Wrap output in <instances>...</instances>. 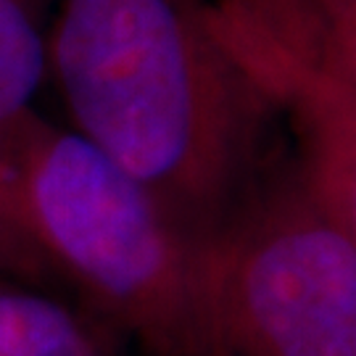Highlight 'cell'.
<instances>
[{
	"mask_svg": "<svg viewBox=\"0 0 356 356\" xmlns=\"http://www.w3.org/2000/svg\"><path fill=\"white\" fill-rule=\"evenodd\" d=\"M206 19L272 114L288 122L293 164L356 245V82L232 0L204 3Z\"/></svg>",
	"mask_w": 356,
	"mask_h": 356,
	"instance_id": "4",
	"label": "cell"
},
{
	"mask_svg": "<svg viewBox=\"0 0 356 356\" xmlns=\"http://www.w3.org/2000/svg\"><path fill=\"white\" fill-rule=\"evenodd\" d=\"M45 76V32L24 0H0V135L32 114Z\"/></svg>",
	"mask_w": 356,
	"mask_h": 356,
	"instance_id": "7",
	"label": "cell"
},
{
	"mask_svg": "<svg viewBox=\"0 0 356 356\" xmlns=\"http://www.w3.org/2000/svg\"><path fill=\"white\" fill-rule=\"evenodd\" d=\"M0 153L51 277L140 356H209L198 238L72 129L29 114Z\"/></svg>",
	"mask_w": 356,
	"mask_h": 356,
	"instance_id": "2",
	"label": "cell"
},
{
	"mask_svg": "<svg viewBox=\"0 0 356 356\" xmlns=\"http://www.w3.org/2000/svg\"><path fill=\"white\" fill-rule=\"evenodd\" d=\"M45 56L72 132L193 238L261 175L275 114L204 0H58Z\"/></svg>",
	"mask_w": 356,
	"mask_h": 356,
	"instance_id": "1",
	"label": "cell"
},
{
	"mask_svg": "<svg viewBox=\"0 0 356 356\" xmlns=\"http://www.w3.org/2000/svg\"><path fill=\"white\" fill-rule=\"evenodd\" d=\"M356 82V0H232Z\"/></svg>",
	"mask_w": 356,
	"mask_h": 356,
	"instance_id": "6",
	"label": "cell"
},
{
	"mask_svg": "<svg viewBox=\"0 0 356 356\" xmlns=\"http://www.w3.org/2000/svg\"><path fill=\"white\" fill-rule=\"evenodd\" d=\"M0 356H106L72 306L24 285H0Z\"/></svg>",
	"mask_w": 356,
	"mask_h": 356,
	"instance_id": "5",
	"label": "cell"
},
{
	"mask_svg": "<svg viewBox=\"0 0 356 356\" xmlns=\"http://www.w3.org/2000/svg\"><path fill=\"white\" fill-rule=\"evenodd\" d=\"M201 272L209 356H356V245L296 164L206 232Z\"/></svg>",
	"mask_w": 356,
	"mask_h": 356,
	"instance_id": "3",
	"label": "cell"
},
{
	"mask_svg": "<svg viewBox=\"0 0 356 356\" xmlns=\"http://www.w3.org/2000/svg\"><path fill=\"white\" fill-rule=\"evenodd\" d=\"M0 272L26 282L51 277L26 229L22 204L3 153H0Z\"/></svg>",
	"mask_w": 356,
	"mask_h": 356,
	"instance_id": "8",
	"label": "cell"
}]
</instances>
